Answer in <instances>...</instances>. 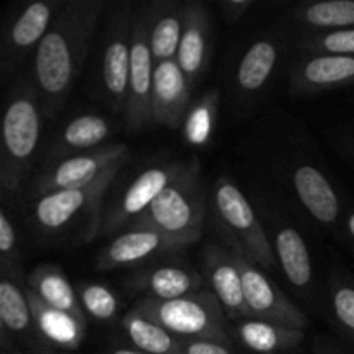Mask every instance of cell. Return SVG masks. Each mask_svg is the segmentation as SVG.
<instances>
[{
	"mask_svg": "<svg viewBox=\"0 0 354 354\" xmlns=\"http://www.w3.org/2000/svg\"><path fill=\"white\" fill-rule=\"evenodd\" d=\"M26 296L31 311H33L35 328H37L41 342L54 351H76L85 341V318L48 306L30 289H26Z\"/></svg>",
	"mask_w": 354,
	"mask_h": 354,
	"instance_id": "cell-22",
	"label": "cell"
},
{
	"mask_svg": "<svg viewBox=\"0 0 354 354\" xmlns=\"http://www.w3.org/2000/svg\"><path fill=\"white\" fill-rule=\"evenodd\" d=\"M183 162L180 159H171L161 165H152L138 173L116 197L104 207L100 220V234L109 235L123 228H131V225L151 207L159 197V194L173 182Z\"/></svg>",
	"mask_w": 354,
	"mask_h": 354,
	"instance_id": "cell-9",
	"label": "cell"
},
{
	"mask_svg": "<svg viewBox=\"0 0 354 354\" xmlns=\"http://www.w3.org/2000/svg\"><path fill=\"white\" fill-rule=\"evenodd\" d=\"M272 241L275 261L286 275L287 282L299 292H310L313 287V261L310 249L296 227L280 221H272Z\"/></svg>",
	"mask_w": 354,
	"mask_h": 354,
	"instance_id": "cell-23",
	"label": "cell"
},
{
	"mask_svg": "<svg viewBox=\"0 0 354 354\" xmlns=\"http://www.w3.org/2000/svg\"><path fill=\"white\" fill-rule=\"evenodd\" d=\"M209 206L214 228L230 251L259 268L270 270L275 265V252L268 232L234 180L227 175L218 176L211 192Z\"/></svg>",
	"mask_w": 354,
	"mask_h": 354,
	"instance_id": "cell-4",
	"label": "cell"
},
{
	"mask_svg": "<svg viewBox=\"0 0 354 354\" xmlns=\"http://www.w3.org/2000/svg\"><path fill=\"white\" fill-rule=\"evenodd\" d=\"M346 230H348L349 237L354 239V213L349 214L348 220H346Z\"/></svg>",
	"mask_w": 354,
	"mask_h": 354,
	"instance_id": "cell-39",
	"label": "cell"
},
{
	"mask_svg": "<svg viewBox=\"0 0 354 354\" xmlns=\"http://www.w3.org/2000/svg\"><path fill=\"white\" fill-rule=\"evenodd\" d=\"M183 342V354H235L230 344L207 339H190Z\"/></svg>",
	"mask_w": 354,
	"mask_h": 354,
	"instance_id": "cell-35",
	"label": "cell"
},
{
	"mask_svg": "<svg viewBox=\"0 0 354 354\" xmlns=\"http://www.w3.org/2000/svg\"><path fill=\"white\" fill-rule=\"evenodd\" d=\"M45 113L33 76L19 75L10 85L2 121L0 192L3 204L23 190L38 156Z\"/></svg>",
	"mask_w": 354,
	"mask_h": 354,
	"instance_id": "cell-2",
	"label": "cell"
},
{
	"mask_svg": "<svg viewBox=\"0 0 354 354\" xmlns=\"http://www.w3.org/2000/svg\"><path fill=\"white\" fill-rule=\"evenodd\" d=\"M297 47L304 55H354V28L327 33H304L297 41Z\"/></svg>",
	"mask_w": 354,
	"mask_h": 354,
	"instance_id": "cell-34",
	"label": "cell"
},
{
	"mask_svg": "<svg viewBox=\"0 0 354 354\" xmlns=\"http://www.w3.org/2000/svg\"><path fill=\"white\" fill-rule=\"evenodd\" d=\"M104 0H68L33 57V82L47 120L59 116L85 66Z\"/></svg>",
	"mask_w": 354,
	"mask_h": 354,
	"instance_id": "cell-1",
	"label": "cell"
},
{
	"mask_svg": "<svg viewBox=\"0 0 354 354\" xmlns=\"http://www.w3.org/2000/svg\"><path fill=\"white\" fill-rule=\"evenodd\" d=\"M286 54V40L280 33L270 31L256 38L244 50L234 68L232 86L241 102L259 99L279 71Z\"/></svg>",
	"mask_w": 354,
	"mask_h": 354,
	"instance_id": "cell-13",
	"label": "cell"
},
{
	"mask_svg": "<svg viewBox=\"0 0 354 354\" xmlns=\"http://www.w3.org/2000/svg\"><path fill=\"white\" fill-rule=\"evenodd\" d=\"M113 133V123L100 114H82L66 123L45 151L48 165L73 156L86 154L104 147L102 142ZM47 165V166H48Z\"/></svg>",
	"mask_w": 354,
	"mask_h": 354,
	"instance_id": "cell-24",
	"label": "cell"
},
{
	"mask_svg": "<svg viewBox=\"0 0 354 354\" xmlns=\"http://www.w3.org/2000/svg\"><path fill=\"white\" fill-rule=\"evenodd\" d=\"M239 261H241L245 303L251 318L304 330L308 327L306 315L287 299L286 294L259 266L252 265L242 256H239Z\"/></svg>",
	"mask_w": 354,
	"mask_h": 354,
	"instance_id": "cell-14",
	"label": "cell"
},
{
	"mask_svg": "<svg viewBox=\"0 0 354 354\" xmlns=\"http://www.w3.org/2000/svg\"><path fill=\"white\" fill-rule=\"evenodd\" d=\"M290 16L303 28L304 33L353 30L354 0H320L299 3L294 7Z\"/></svg>",
	"mask_w": 354,
	"mask_h": 354,
	"instance_id": "cell-28",
	"label": "cell"
},
{
	"mask_svg": "<svg viewBox=\"0 0 354 354\" xmlns=\"http://www.w3.org/2000/svg\"><path fill=\"white\" fill-rule=\"evenodd\" d=\"M334 144L337 147V151L344 156L348 161L354 162V137H334Z\"/></svg>",
	"mask_w": 354,
	"mask_h": 354,
	"instance_id": "cell-37",
	"label": "cell"
},
{
	"mask_svg": "<svg viewBox=\"0 0 354 354\" xmlns=\"http://www.w3.org/2000/svg\"><path fill=\"white\" fill-rule=\"evenodd\" d=\"M111 354H147V353L138 351V349H130V348H118V349H113Z\"/></svg>",
	"mask_w": 354,
	"mask_h": 354,
	"instance_id": "cell-38",
	"label": "cell"
},
{
	"mask_svg": "<svg viewBox=\"0 0 354 354\" xmlns=\"http://www.w3.org/2000/svg\"><path fill=\"white\" fill-rule=\"evenodd\" d=\"M156 61L147 37L145 7L135 9L131 23L130 75H128V100L124 121L130 130L138 131L152 124L151 93Z\"/></svg>",
	"mask_w": 354,
	"mask_h": 354,
	"instance_id": "cell-12",
	"label": "cell"
},
{
	"mask_svg": "<svg viewBox=\"0 0 354 354\" xmlns=\"http://www.w3.org/2000/svg\"><path fill=\"white\" fill-rule=\"evenodd\" d=\"M211 16L201 2H185V24L180 38L176 62L190 85L197 83L206 71L211 50Z\"/></svg>",
	"mask_w": 354,
	"mask_h": 354,
	"instance_id": "cell-20",
	"label": "cell"
},
{
	"mask_svg": "<svg viewBox=\"0 0 354 354\" xmlns=\"http://www.w3.org/2000/svg\"><path fill=\"white\" fill-rule=\"evenodd\" d=\"M2 354H21V353H17L16 349L10 348L9 341H6V339H2Z\"/></svg>",
	"mask_w": 354,
	"mask_h": 354,
	"instance_id": "cell-40",
	"label": "cell"
},
{
	"mask_svg": "<svg viewBox=\"0 0 354 354\" xmlns=\"http://www.w3.org/2000/svg\"><path fill=\"white\" fill-rule=\"evenodd\" d=\"M256 6V0H221L220 9L228 23H237Z\"/></svg>",
	"mask_w": 354,
	"mask_h": 354,
	"instance_id": "cell-36",
	"label": "cell"
},
{
	"mask_svg": "<svg viewBox=\"0 0 354 354\" xmlns=\"http://www.w3.org/2000/svg\"><path fill=\"white\" fill-rule=\"evenodd\" d=\"M207 192L199 159H187L173 182L159 194L131 228H151L189 248L203 235Z\"/></svg>",
	"mask_w": 354,
	"mask_h": 354,
	"instance_id": "cell-3",
	"label": "cell"
},
{
	"mask_svg": "<svg viewBox=\"0 0 354 354\" xmlns=\"http://www.w3.org/2000/svg\"><path fill=\"white\" fill-rule=\"evenodd\" d=\"M328 299L335 324L354 342V280L351 277L332 273L328 279Z\"/></svg>",
	"mask_w": 354,
	"mask_h": 354,
	"instance_id": "cell-31",
	"label": "cell"
},
{
	"mask_svg": "<svg viewBox=\"0 0 354 354\" xmlns=\"http://www.w3.org/2000/svg\"><path fill=\"white\" fill-rule=\"evenodd\" d=\"M135 9L131 3H120L107 21L104 37L100 85L104 99L114 113L124 116L128 100V75H130L131 23Z\"/></svg>",
	"mask_w": 354,
	"mask_h": 354,
	"instance_id": "cell-10",
	"label": "cell"
},
{
	"mask_svg": "<svg viewBox=\"0 0 354 354\" xmlns=\"http://www.w3.org/2000/svg\"><path fill=\"white\" fill-rule=\"evenodd\" d=\"M192 85L176 61L158 62L151 93L152 124L178 128L192 106Z\"/></svg>",
	"mask_w": 354,
	"mask_h": 354,
	"instance_id": "cell-18",
	"label": "cell"
},
{
	"mask_svg": "<svg viewBox=\"0 0 354 354\" xmlns=\"http://www.w3.org/2000/svg\"><path fill=\"white\" fill-rule=\"evenodd\" d=\"M26 289L37 294L48 306L85 318V311L80 304L76 287L73 286L69 277L62 272L61 266L52 265V263L38 265L28 275Z\"/></svg>",
	"mask_w": 354,
	"mask_h": 354,
	"instance_id": "cell-27",
	"label": "cell"
},
{
	"mask_svg": "<svg viewBox=\"0 0 354 354\" xmlns=\"http://www.w3.org/2000/svg\"><path fill=\"white\" fill-rule=\"evenodd\" d=\"M124 165H118L107 169L99 180L80 189H64L35 197L30 207L31 228L40 237L55 239L75 227L78 220L86 225L83 241L92 242L100 234L104 199L107 190L116 180L118 173Z\"/></svg>",
	"mask_w": 354,
	"mask_h": 354,
	"instance_id": "cell-5",
	"label": "cell"
},
{
	"mask_svg": "<svg viewBox=\"0 0 354 354\" xmlns=\"http://www.w3.org/2000/svg\"><path fill=\"white\" fill-rule=\"evenodd\" d=\"M68 0H37L24 6L2 33L0 41V75L3 82L16 80L21 68L35 57L38 45Z\"/></svg>",
	"mask_w": 354,
	"mask_h": 354,
	"instance_id": "cell-7",
	"label": "cell"
},
{
	"mask_svg": "<svg viewBox=\"0 0 354 354\" xmlns=\"http://www.w3.org/2000/svg\"><path fill=\"white\" fill-rule=\"evenodd\" d=\"M0 330L10 339L26 346L33 354H52L54 349L41 342L33 322V311L28 303L26 289L19 282L2 277L0 282Z\"/></svg>",
	"mask_w": 354,
	"mask_h": 354,
	"instance_id": "cell-21",
	"label": "cell"
},
{
	"mask_svg": "<svg viewBox=\"0 0 354 354\" xmlns=\"http://www.w3.org/2000/svg\"><path fill=\"white\" fill-rule=\"evenodd\" d=\"M147 37L156 64L176 61L180 38L185 24V2L180 0H154L145 3Z\"/></svg>",
	"mask_w": 354,
	"mask_h": 354,
	"instance_id": "cell-25",
	"label": "cell"
},
{
	"mask_svg": "<svg viewBox=\"0 0 354 354\" xmlns=\"http://www.w3.org/2000/svg\"><path fill=\"white\" fill-rule=\"evenodd\" d=\"M234 334L249 351L256 354H282L299 348L306 332L256 318H245L237 322Z\"/></svg>",
	"mask_w": 354,
	"mask_h": 354,
	"instance_id": "cell-26",
	"label": "cell"
},
{
	"mask_svg": "<svg viewBox=\"0 0 354 354\" xmlns=\"http://www.w3.org/2000/svg\"><path fill=\"white\" fill-rule=\"evenodd\" d=\"M133 308L182 341L207 339L232 346L227 330V315L209 289L171 301L142 297Z\"/></svg>",
	"mask_w": 354,
	"mask_h": 354,
	"instance_id": "cell-6",
	"label": "cell"
},
{
	"mask_svg": "<svg viewBox=\"0 0 354 354\" xmlns=\"http://www.w3.org/2000/svg\"><path fill=\"white\" fill-rule=\"evenodd\" d=\"M283 166L279 182L296 206L320 227H335L342 216V199L325 169L306 159L286 161Z\"/></svg>",
	"mask_w": 354,
	"mask_h": 354,
	"instance_id": "cell-8",
	"label": "cell"
},
{
	"mask_svg": "<svg viewBox=\"0 0 354 354\" xmlns=\"http://www.w3.org/2000/svg\"><path fill=\"white\" fill-rule=\"evenodd\" d=\"M220 95L216 90H209L199 100L192 102L183 120V138L192 147H204L211 140L218 118Z\"/></svg>",
	"mask_w": 354,
	"mask_h": 354,
	"instance_id": "cell-30",
	"label": "cell"
},
{
	"mask_svg": "<svg viewBox=\"0 0 354 354\" xmlns=\"http://www.w3.org/2000/svg\"><path fill=\"white\" fill-rule=\"evenodd\" d=\"M185 248V244L166 237L161 232L140 227L128 228L99 252L95 266L100 272H109L118 268H135L147 263L154 265L156 259L175 254Z\"/></svg>",
	"mask_w": 354,
	"mask_h": 354,
	"instance_id": "cell-16",
	"label": "cell"
},
{
	"mask_svg": "<svg viewBox=\"0 0 354 354\" xmlns=\"http://www.w3.org/2000/svg\"><path fill=\"white\" fill-rule=\"evenodd\" d=\"M121 328L138 351L147 354H183L182 339L175 337L154 320L138 313L135 308L121 318Z\"/></svg>",
	"mask_w": 354,
	"mask_h": 354,
	"instance_id": "cell-29",
	"label": "cell"
},
{
	"mask_svg": "<svg viewBox=\"0 0 354 354\" xmlns=\"http://www.w3.org/2000/svg\"><path fill=\"white\" fill-rule=\"evenodd\" d=\"M354 86V55L301 54L289 71V93L296 99Z\"/></svg>",
	"mask_w": 354,
	"mask_h": 354,
	"instance_id": "cell-15",
	"label": "cell"
},
{
	"mask_svg": "<svg viewBox=\"0 0 354 354\" xmlns=\"http://www.w3.org/2000/svg\"><path fill=\"white\" fill-rule=\"evenodd\" d=\"M203 277L220 301L227 318L237 322L251 318L244 296L241 261L234 251L221 245H207L203 252Z\"/></svg>",
	"mask_w": 354,
	"mask_h": 354,
	"instance_id": "cell-17",
	"label": "cell"
},
{
	"mask_svg": "<svg viewBox=\"0 0 354 354\" xmlns=\"http://www.w3.org/2000/svg\"><path fill=\"white\" fill-rule=\"evenodd\" d=\"M75 287L85 315L97 322H113L116 318L120 301L109 287L99 282H80Z\"/></svg>",
	"mask_w": 354,
	"mask_h": 354,
	"instance_id": "cell-32",
	"label": "cell"
},
{
	"mask_svg": "<svg viewBox=\"0 0 354 354\" xmlns=\"http://www.w3.org/2000/svg\"><path fill=\"white\" fill-rule=\"evenodd\" d=\"M52 354H71V353H62V351H54Z\"/></svg>",
	"mask_w": 354,
	"mask_h": 354,
	"instance_id": "cell-41",
	"label": "cell"
},
{
	"mask_svg": "<svg viewBox=\"0 0 354 354\" xmlns=\"http://www.w3.org/2000/svg\"><path fill=\"white\" fill-rule=\"evenodd\" d=\"M0 266H2V277L19 282L23 273L19 234L6 204L0 211Z\"/></svg>",
	"mask_w": 354,
	"mask_h": 354,
	"instance_id": "cell-33",
	"label": "cell"
},
{
	"mask_svg": "<svg viewBox=\"0 0 354 354\" xmlns=\"http://www.w3.org/2000/svg\"><path fill=\"white\" fill-rule=\"evenodd\" d=\"M127 287L144 297L171 301L203 290L204 277L183 263H158L131 273Z\"/></svg>",
	"mask_w": 354,
	"mask_h": 354,
	"instance_id": "cell-19",
	"label": "cell"
},
{
	"mask_svg": "<svg viewBox=\"0 0 354 354\" xmlns=\"http://www.w3.org/2000/svg\"><path fill=\"white\" fill-rule=\"evenodd\" d=\"M128 156H130V147L127 144H113L48 165L47 169L33 180L31 196L40 197L55 190L90 185L99 180L107 169L124 165Z\"/></svg>",
	"mask_w": 354,
	"mask_h": 354,
	"instance_id": "cell-11",
	"label": "cell"
}]
</instances>
